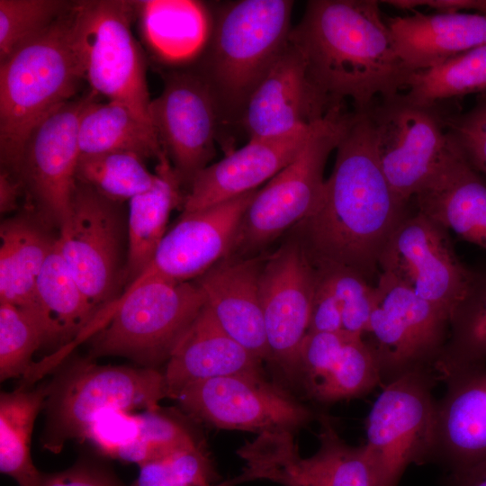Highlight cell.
Segmentation results:
<instances>
[{
	"label": "cell",
	"instance_id": "47",
	"mask_svg": "<svg viewBox=\"0 0 486 486\" xmlns=\"http://www.w3.org/2000/svg\"><path fill=\"white\" fill-rule=\"evenodd\" d=\"M23 189L19 178L6 170L0 173V212L2 214L13 212L17 208V202Z\"/></svg>",
	"mask_w": 486,
	"mask_h": 486
},
{
	"label": "cell",
	"instance_id": "9",
	"mask_svg": "<svg viewBox=\"0 0 486 486\" xmlns=\"http://www.w3.org/2000/svg\"><path fill=\"white\" fill-rule=\"evenodd\" d=\"M375 291L362 338L377 361L382 385L410 372L434 373L448 339L449 315L386 273H380Z\"/></svg>",
	"mask_w": 486,
	"mask_h": 486
},
{
	"label": "cell",
	"instance_id": "42",
	"mask_svg": "<svg viewBox=\"0 0 486 486\" xmlns=\"http://www.w3.org/2000/svg\"><path fill=\"white\" fill-rule=\"evenodd\" d=\"M446 129L470 165L486 176V95L467 112L450 110L446 115Z\"/></svg>",
	"mask_w": 486,
	"mask_h": 486
},
{
	"label": "cell",
	"instance_id": "32",
	"mask_svg": "<svg viewBox=\"0 0 486 486\" xmlns=\"http://www.w3.org/2000/svg\"><path fill=\"white\" fill-rule=\"evenodd\" d=\"M80 156L133 152L157 160L164 153L155 130L126 106L112 101L90 100L83 109L77 130Z\"/></svg>",
	"mask_w": 486,
	"mask_h": 486
},
{
	"label": "cell",
	"instance_id": "31",
	"mask_svg": "<svg viewBox=\"0 0 486 486\" xmlns=\"http://www.w3.org/2000/svg\"><path fill=\"white\" fill-rule=\"evenodd\" d=\"M134 2L144 40L163 62H184L196 55L209 39L207 12L201 3Z\"/></svg>",
	"mask_w": 486,
	"mask_h": 486
},
{
	"label": "cell",
	"instance_id": "21",
	"mask_svg": "<svg viewBox=\"0 0 486 486\" xmlns=\"http://www.w3.org/2000/svg\"><path fill=\"white\" fill-rule=\"evenodd\" d=\"M296 380L308 397L331 403L360 397L382 384L377 361L362 337L344 331L307 333Z\"/></svg>",
	"mask_w": 486,
	"mask_h": 486
},
{
	"label": "cell",
	"instance_id": "28",
	"mask_svg": "<svg viewBox=\"0 0 486 486\" xmlns=\"http://www.w3.org/2000/svg\"><path fill=\"white\" fill-rule=\"evenodd\" d=\"M153 186L129 201L125 282L137 278L166 234L172 210L183 207V184L164 152L157 160Z\"/></svg>",
	"mask_w": 486,
	"mask_h": 486
},
{
	"label": "cell",
	"instance_id": "45",
	"mask_svg": "<svg viewBox=\"0 0 486 486\" xmlns=\"http://www.w3.org/2000/svg\"><path fill=\"white\" fill-rule=\"evenodd\" d=\"M40 486H123L108 471L86 464L66 471L43 474Z\"/></svg>",
	"mask_w": 486,
	"mask_h": 486
},
{
	"label": "cell",
	"instance_id": "29",
	"mask_svg": "<svg viewBox=\"0 0 486 486\" xmlns=\"http://www.w3.org/2000/svg\"><path fill=\"white\" fill-rule=\"evenodd\" d=\"M32 311L40 322L45 342L68 346L81 339L95 317L56 244L38 277Z\"/></svg>",
	"mask_w": 486,
	"mask_h": 486
},
{
	"label": "cell",
	"instance_id": "39",
	"mask_svg": "<svg viewBox=\"0 0 486 486\" xmlns=\"http://www.w3.org/2000/svg\"><path fill=\"white\" fill-rule=\"evenodd\" d=\"M136 416L139 436L122 450V462L141 466L200 445L183 425L160 413L158 409L145 410Z\"/></svg>",
	"mask_w": 486,
	"mask_h": 486
},
{
	"label": "cell",
	"instance_id": "30",
	"mask_svg": "<svg viewBox=\"0 0 486 486\" xmlns=\"http://www.w3.org/2000/svg\"><path fill=\"white\" fill-rule=\"evenodd\" d=\"M27 217L17 216L0 227V302L32 310L41 269L57 238Z\"/></svg>",
	"mask_w": 486,
	"mask_h": 486
},
{
	"label": "cell",
	"instance_id": "38",
	"mask_svg": "<svg viewBox=\"0 0 486 486\" xmlns=\"http://www.w3.org/2000/svg\"><path fill=\"white\" fill-rule=\"evenodd\" d=\"M74 1L0 0V62L67 13Z\"/></svg>",
	"mask_w": 486,
	"mask_h": 486
},
{
	"label": "cell",
	"instance_id": "22",
	"mask_svg": "<svg viewBox=\"0 0 486 486\" xmlns=\"http://www.w3.org/2000/svg\"><path fill=\"white\" fill-rule=\"evenodd\" d=\"M311 125L280 137L249 139L243 147L230 150L220 161L199 171L189 184L183 213L258 189L296 157Z\"/></svg>",
	"mask_w": 486,
	"mask_h": 486
},
{
	"label": "cell",
	"instance_id": "35",
	"mask_svg": "<svg viewBox=\"0 0 486 486\" xmlns=\"http://www.w3.org/2000/svg\"><path fill=\"white\" fill-rule=\"evenodd\" d=\"M405 94L425 104H442L486 91V45L454 56L435 67L413 71Z\"/></svg>",
	"mask_w": 486,
	"mask_h": 486
},
{
	"label": "cell",
	"instance_id": "14",
	"mask_svg": "<svg viewBox=\"0 0 486 486\" xmlns=\"http://www.w3.org/2000/svg\"><path fill=\"white\" fill-rule=\"evenodd\" d=\"M198 420L220 429L295 431L317 415L263 375L238 374L190 383L173 398Z\"/></svg>",
	"mask_w": 486,
	"mask_h": 486
},
{
	"label": "cell",
	"instance_id": "3",
	"mask_svg": "<svg viewBox=\"0 0 486 486\" xmlns=\"http://www.w3.org/2000/svg\"><path fill=\"white\" fill-rule=\"evenodd\" d=\"M71 8L0 62L1 169L16 177L31 133L73 100L84 80L72 42Z\"/></svg>",
	"mask_w": 486,
	"mask_h": 486
},
{
	"label": "cell",
	"instance_id": "11",
	"mask_svg": "<svg viewBox=\"0 0 486 486\" xmlns=\"http://www.w3.org/2000/svg\"><path fill=\"white\" fill-rule=\"evenodd\" d=\"M320 447L310 457L299 453L292 432H263L238 450L243 482L267 480L282 486H381L364 446H352L328 416L320 415Z\"/></svg>",
	"mask_w": 486,
	"mask_h": 486
},
{
	"label": "cell",
	"instance_id": "49",
	"mask_svg": "<svg viewBox=\"0 0 486 486\" xmlns=\"http://www.w3.org/2000/svg\"><path fill=\"white\" fill-rule=\"evenodd\" d=\"M238 483H241V482H240L239 477L237 476V477H235V478H233L231 480H228V481L217 483L214 486H234V485L238 484Z\"/></svg>",
	"mask_w": 486,
	"mask_h": 486
},
{
	"label": "cell",
	"instance_id": "17",
	"mask_svg": "<svg viewBox=\"0 0 486 486\" xmlns=\"http://www.w3.org/2000/svg\"><path fill=\"white\" fill-rule=\"evenodd\" d=\"M316 284L317 270L297 238L266 256L260 274V301L271 361L294 380Z\"/></svg>",
	"mask_w": 486,
	"mask_h": 486
},
{
	"label": "cell",
	"instance_id": "26",
	"mask_svg": "<svg viewBox=\"0 0 486 486\" xmlns=\"http://www.w3.org/2000/svg\"><path fill=\"white\" fill-rule=\"evenodd\" d=\"M262 361L229 336L204 305L172 350L163 372L167 397L184 386L238 375H263Z\"/></svg>",
	"mask_w": 486,
	"mask_h": 486
},
{
	"label": "cell",
	"instance_id": "44",
	"mask_svg": "<svg viewBox=\"0 0 486 486\" xmlns=\"http://www.w3.org/2000/svg\"><path fill=\"white\" fill-rule=\"evenodd\" d=\"M339 331H342V314L339 305L328 284L317 270V284L312 300L308 333Z\"/></svg>",
	"mask_w": 486,
	"mask_h": 486
},
{
	"label": "cell",
	"instance_id": "7",
	"mask_svg": "<svg viewBox=\"0 0 486 486\" xmlns=\"http://www.w3.org/2000/svg\"><path fill=\"white\" fill-rule=\"evenodd\" d=\"M134 18V1H74L72 42L91 91L126 106L154 129L145 58L131 32Z\"/></svg>",
	"mask_w": 486,
	"mask_h": 486
},
{
	"label": "cell",
	"instance_id": "13",
	"mask_svg": "<svg viewBox=\"0 0 486 486\" xmlns=\"http://www.w3.org/2000/svg\"><path fill=\"white\" fill-rule=\"evenodd\" d=\"M120 203L77 181L56 240L95 316L120 297L125 284Z\"/></svg>",
	"mask_w": 486,
	"mask_h": 486
},
{
	"label": "cell",
	"instance_id": "25",
	"mask_svg": "<svg viewBox=\"0 0 486 486\" xmlns=\"http://www.w3.org/2000/svg\"><path fill=\"white\" fill-rule=\"evenodd\" d=\"M411 202L448 231L486 250V181L452 140Z\"/></svg>",
	"mask_w": 486,
	"mask_h": 486
},
{
	"label": "cell",
	"instance_id": "1",
	"mask_svg": "<svg viewBox=\"0 0 486 486\" xmlns=\"http://www.w3.org/2000/svg\"><path fill=\"white\" fill-rule=\"evenodd\" d=\"M411 206L381 168L368 114L354 110L320 202L296 226L297 238L315 267L346 268L375 284L381 254Z\"/></svg>",
	"mask_w": 486,
	"mask_h": 486
},
{
	"label": "cell",
	"instance_id": "27",
	"mask_svg": "<svg viewBox=\"0 0 486 486\" xmlns=\"http://www.w3.org/2000/svg\"><path fill=\"white\" fill-rule=\"evenodd\" d=\"M396 50L410 71L427 69L486 45V16L471 13L415 12L385 18Z\"/></svg>",
	"mask_w": 486,
	"mask_h": 486
},
{
	"label": "cell",
	"instance_id": "12",
	"mask_svg": "<svg viewBox=\"0 0 486 486\" xmlns=\"http://www.w3.org/2000/svg\"><path fill=\"white\" fill-rule=\"evenodd\" d=\"M446 103L425 104L405 93L378 99L365 110L381 168L395 194L410 202L447 152Z\"/></svg>",
	"mask_w": 486,
	"mask_h": 486
},
{
	"label": "cell",
	"instance_id": "36",
	"mask_svg": "<svg viewBox=\"0 0 486 486\" xmlns=\"http://www.w3.org/2000/svg\"><path fill=\"white\" fill-rule=\"evenodd\" d=\"M155 179L144 158L128 151L80 156L76 168L78 182L121 203L149 190Z\"/></svg>",
	"mask_w": 486,
	"mask_h": 486
},
{
	"label": "cell",
	"instance_id": "37",
	"mask_svg": "<svg viewBox=\"0 0 486 486\" xmlns=\"http://www.w3.org/2000/svg\"><path fill=\"white\" fill-rule=\"evenodd\" d=\"M45 342L37 316L30 310L0 302V379L29 374L34 352Z\"/></svg>",
	"mask_w": 486,
	"mask_h": 486
},
{
	"label": "cell",
	"instance_id": "46",
	"mask_svg": "<svg viewBox=\"0 0 486 486\" xmlns=\"http://www.w3.org/2000/svg\"><path fill=\"white\" fill-rule=\"evenodd\" d=\"M393 7L415 11L417 7L426 6L436 13H459L475 11V14L486 16V0H388L381 1Z\"/></svg>",
	"mask_w": 486,
	"mask_h": 486
},
{
	"label": "cell",
	"instance_id": "18",
	"mask_svg": "<svg viewBox=\"0 0 486 486\" xmlns=\"http://www.w3.org/2000/svg\"><path fill=\"white\" fill-rule=\"evenodd\" d=\"M258 190L182 213L162 238L147 266L124 291L149 280L194 281L227 257L240 220Z\"/></svg>",
	"mask_w": 486,
	"mask_h": 486
},
{
	"label": "cell",
	"instance_id": "41",
	"mask_svg": "<svg viewBox=\"0 0 486 486\" xmlns=\"http://www.w3.org/2000/svg\"><path fill=\"white\" fill-rule=\"evenodd\" d=\"M328 284L341 310L342 331L363 337L375 302V284L346 268L316 267Z\"/></svg>",
	"mask_w": 486,
	"mask_h": 486
},
{
	"label": "cell",
	"instance_id": "6",
	"mask_svg": "<svg viewBox=\"0 0 486 486\" xmlns=\"http://www.w3.org/2000/svg\"><path fill=\"white\" fill-rule=\"evenodd\" d=\"M344 105L332 108L311 125L296 157L257 191L245 211L228 256L252 257L318 206L324 168L353 116Z\"/></svg>",
	"mask_w": 486,
	"mask_h": 486
},
{
	"label": "cell",
	"instance_id": "33",
	"mask_svg": "<svg viewBox=\"0 0 486 486\" xmlns=\"http://www.w3.org/2000/svg\"><path fill=\"white\" fill-rule=\"evenodd\" d=\"M50 382L33 390L18 388L0 396V471L19 486H40L43 473L31 456L34 422L45 406Z\"/></svg>",
	"mask_w": 486,
	"mask_h": 486
},
{
	"label": "cell",
	"instance_id": "10",
	"mask_svg": "<svg viewBox=\"0 0 486 486\" xmlns=\"http://www.w3.org/2000/svg\"><path fill=\"white\" fill-rule=\"evenodd\" d=\"M436 375L415 371L382 385L366 420L364 445L381 486H399L411 464L431 461L435 446Z\"/></svg>",
	"mask_w": 486,
	"mask_h": 486
},
{
	"label": "cell",
	"instance_id": "23",
	"mask_svg": "<svg viewBox=\"0 0 486 486\" xmlns=\"http://www.w3.org/2000/svg\"><path fill=\"white\" fill-rule=\"evenodd\" d=\"M446 392L436 401L435 446L431 460L447 475L486 464V364L448 376Z\"/></svg>",
	"mask_w": 486,
	"mask_h": 486
},
{
	"label": "cell",
	"instance_id": "34",
	"mask_svg": "<svg viewBox=\"0 0 486 486\" xmlns=\"http://www.w3.org/2000/svg\"><path fill=\"white\" fill-rule=\"evenodd\" d=\"M486 364V272L474 271L450 317L449 336L434 371L442 380L464 369Z\"/></svg>",
	"mask_w": 486,
	"mask_h": 486
},
{
	"label": "cell",
	"instance_id": "4",
	"mask_svg": "<svg viewBox=\"0 0 486 486\" xmlns=\"http://www.w3.org/2000/svg\"><path fill=\"white\" fill-rule=\"evenodd\" d=\"M292 6L291 0H240L217 10L196 68L225 125L239 123L249 97L287 48Z\"/></svg>",
	"mask_w": 486,
	"mask_h": 486
},
{
	"label": "cell",
	"instance_id": "5",
	"mask_svg": "<svg viewBox=\"0 0 486 486\" xmlns=\"http://www.w3.org/2000/svg\"><path fill=\"white\" fill-rule=\"evenodd\" d=\"M206 303L194 282L149 280L122 292L86 328L94 356H123L148 367L168 359Z\"/></svg>",
	"mask_w": 486,
	"mask_h": 486
},
{
	"label": "cell",
	"instance_id": "15",
	"mask_svg": "<svg viewBox=\"0 0 486 486\" xmlns=\"http://www.w3.org/2000/svg\"><path fill=\"white\" fill-rule=\"evenodd\" d=\"M154 130L163 151L180 177L190 184L216 154L225 125L217 98L195 68L165 75L161 94L150 104Z\"/></svg>",
	"mask_w": 486,
	"mask_h": 486
},
{
	"label": "cell",
	"instance_id": "20",
	"mask_svg": "<svg viewBox=\"0 0 486 486\" xmlns=\"http://www.w3.org/2000/svg\"><path fill=\"white\" fill-rule=\"evenodd\" d=\"M334 107L313 85L302 54L289 42L249 97L239 124L248 140L275 138L310 126Z\"/></svg>",
	"mask_w": 486,
	"mask_h": 486
},
{
	"label": "cell",
	"instance_id": "19",
	"mask_svg": "<svg viewBox=\"0 0 486 486\" xmlns=\"http://www.w3.org/2000/svg\"><path fill=\"white\" fill-rule=\"evenodd\" d=\"M96 95L91 91L54 110L36 126L24 148L18 178L42 214L58 227L68 216L77 183L79 118Z\"/></svg>",
	"mask_w": 486,
	"mask_h": 486
},
{
	"label": "cell",
	"instance_id": "2",
	"mask_svg": "<svg viewBox=\"0 0 486 486\" xmlns=\"http://www.w3.org/2000/svg\"><path fill=\"white\" fill-rule=\"evenodd\" d=\"M380 1L310 0L289 42L316 88L333 106L365 111L406 90L410 71L399 56Z\"/></svg>",
	"mask_w": 486,
	"mask_h": 486
},
{
	"label": "cell",
	"instance_id": "40",
	"mask_svg": "<svg viewBox=\"0 0 486 486\" xmlns=\"http://www.w3.org/2000/svg\"><path fill=\"white\" fill-rule=\"evenodd\" d=\"M214 479L212 461L199 445L140 466L131 486H214Z\"/></svg>",
	"mask_w": 486,
	"mask_h": 486
},
{
	"label": "cell",
	"instance_id": "24",
	"mask_svg": "<svg viewBox=\"0 0 486 486\" xmlns=\"http://www.w3.org/2000/svg\"><path fill=\"white\" fill-rule=\"evenodd\" d=\"M266 256H227L194 282L220 327L263 361H271L259 281Z\"/></svg>",
	"mask_w": 486,
	"mask_h": 486
},
{
	"label": "cell",
	"instance_id": "48",
	"mask_svg": "<svg viewBox=\"0 0 486 486\" xmlns=\"http://www.w3.org/2000/svg\"><path fill=\"white\" fill-rule=\"evenodd\" d=\"M447 486H486V464L469 472L446 475Z\"/></svg>",
	"mask_w": 486,
	"mask_h": 486
},
{
	"label": "cell",
	"instance_id": "16",
	"mask_svg": "<svg viewBox=\"0 0 486 486\" xmlns=\"http://www.w3.org/2000/svg\"><path fill=\"white\" fill-rule=\"evenodd\" d=\"M379 270L392 275L449 317L474 273L459 260L449 231L413 204L383 248Z\"/></svg>",
	"mask_w": 486,
	"mask_h": 486
},
{
	"label": "cell",
	"instance_id": "43",
	"mask_svg": "<svg viewBox=\"0 0 486 486\" xmlns=\"http://www.w3.org/2000/svg\"><path fill=\"white\" fill-rule=\"evenodd\" d=\"M139 432L136 414L113 410L104 412L96 418L85 440L90 441L104 455L115 459L122 448L138 437Z\"/></svg>",
	"mask_w": 486,
	"mask_h": 486
},
{
	"label": "cell",
	"instance_id": "8",
	"mask_svg": "<svg viewBox=\"0 0 486 486\" xmlns=\"http://www.w3.org/2000/svg\"><path fill=\"white\" fill-rule=\"evenodd\" d=\"M166 397L164 374L154 367L74 364L50 382L42 446L58 454L67 441L85 440L104 412L156 410Z\"/></svg>",
	"mask_w": 486,
	"mask_h": 486
}]
</instances>
